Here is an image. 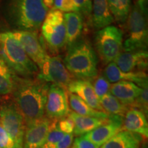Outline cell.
I'll use <instances>...</instances> for the list:
<instances>
[{
  "mask_svg": "<svg viewBox=\"0 0 148 148\" xmlns=\"http://www.w3.org/2000/svg\"><path fill=\"white\" fill-rule=\"evenodd\" d=\"M49 88V83L36 77L25 78L14 75L12 101L25 125L44 116Z\"/></svg>",
  "mask_w": 148,
  "mask_h": 148,
  "instance_id": "1",
  "label": "cell"
},
{
  "mask_svg": "<svg viewBox=\"0 0 148 148\" xmlns=\"http://www.w3.org/2000/svg\"><path fill=\"white\" fill-rule=\"evenodd\" d=\"M63 63L69 73L77 79L90 82L97 76V56L87 39H78L69 46Z\"/></svg>",
  "mask_w": 148,
  "mask_h": 148,
  "instance_id": "2",
  "label": "cell"
},
{
  "mask_svg": "<svg viewBox=\"0 0 148 148\" xmlns=\"http://www.w3.org/2000/svg\"><path fill=\"white\" fill-rule=\"evenodd\" d=\"M0 56L12 73L18 77L31 78L38 73V68L12 32L0 33Z\"/></svg>",
  "mask_w": 148,
  "mask_h": 148,
  "instance_id": "3",
  "label": "cell"
},
{
  "mask_svg": "<svg viewBox=\"0 0 148 148\" xmlns=\"http://www.w3.org/2000/svg\"><path fill=\"white\" fill-rule=\"evenodd\" d=\"M42 0H9V17L19 31L36 32L47 14Z\"/></svg>",
  "mask_w": 148,
  "mask_h": 148,
  "instance_id": "4",
  "label": "cell"
},
{
  "mask_svg": "<svg viewBox=\"0 0 148 148\" xmlns=\"http://www.w3.org/2000/svg\"><path fill=\"white\" fill-rule=\"evenodd\" d=\"M146 5L147 0H138L130 10L127 18L128 35L123 43V49L125 51H147L148 35Z\"/></svg>",
  "mask_w": 148,
  "mask_h": 148,
  "instance_id": "5",
  "label": "cell"
},
{
  "mask_svg": "<svg viewBox=\"0 0 148 148\" xmlns=\"http://www.w3.org/2000/svg\"><path fill=\"white\" fill-rule=\"evenodd\" d=\"M95 47L103 64L114 62L123 49V32L117 27L109 25L97 31Z\"/></svg>",
  "mask_w": 148,
  "mask_h": 148,
  "instance_id": "6",
  "label": "cell"
},
{
  "mask_svg": "<svg viewBox=\"0 0 148 148\" xmlns=\"http://www.w3.org/2000/svg\"><path fill=\"white\" fill-rule=\"evenodd\" d=\"M0 124L14 140L16 148H23L25 123L12 99H3L0 103Z\"/></svg>",
  "mask_w": 148,
  "mask_h": 148,
  "instance_id": "7",
  "label": "cell"
},
{
  "mask_svg": "<svg viewBox=\"0 0 148 148\" xmlns=\"http://www.w3.org/2000/svg\"><path fill=\"white\" fill-rule=\"evenodd\" d=\"M42 35L51 50L57 51L66 45V27L62 12L51 9L42 23Z\"/></svg>",
  "mask_w": 148,
  "mask_h": 148,
  "instance_id": "8",
  "label": "cell"
},
{
  "mask_svg": "<svg viewBox=\"0 0 148 148\" xmlns=\"http://www.w3.org/2000/svg\"><path fill=\"white\" fill-rule=\"evenodd\" d=\"M36 78L47 83H52L67 90V87L74 77L64 66L60 56H49L38 69Z\"/></svg>",
  "mask_w": 148,
  "mask_h": 148,
  "instance_id": "9",
  "label": "cell"
},
{
  "mask_svg": "<svg viewBox=\"0 0 148 148\" xmlns=\"http://www.w3.org/2000/svg\"><path fill=\"white\" fill-rule=\"evenodd\" d=\"M70 111L67 90L56 84L49 85L45 108L46 116L59 120L67 116Z\"/></svg>",
  "mask_w": 148,
  "mask_h": 148,
  "instance_id": "10",
  "label": "cell"
},
{
  "mask_svg": "<svg viewBox=\"0 0 148 148\" xmlns=\"http://www.w3.org/2000/svg\"><path fill=\"white\" fill-rule=\"evenodd\" d=\"M12 33L21 44L29 58L39 69L49 55L42 45L36 32L18 30Z\"/></svg>",
  "mask_w": 148,
  "mask_h": 148,
  "instance_id": "11",
  "label": "cell"
},
{
  "mask_svg": "<svg viewBox=\"0 0 148 148\" xmlns=\"http://www.w3.org/2000/svg\"><path fill=\"white\" fill-rule=\"evenodd\" d=\"M53 119L44 116L25 125L23 148H42L45 144Z\"/></svg>",
  "mask_w": 148,
  "mask_h": 148,
  "instance_id": "12",
  "label": "cell"
},
{
  "mask_svg": "<svg viewBox=\"0 0 148 148\" xmlns=\"http://www.w3.org/2000/svg\"><path fill=\"white\" fill-rule=\"evenodd\" d=\"M123 118L121 116L109 114L106 123L82 136L98 147H101L112 136L122 130Z\"/></svg>",
  "mask_w": 148,
  "mask_h": 148,
  "instance_id": "13",
  "label": "cell"
},
{
  "mask_svg": "<svg viewBox=\"0 0 148 148\" xmlns=\"http://www.w3.org/2000/svg\"><path fill=\"white\" fill-rule=\"evenodd\" d=\"M103 76L110 83L120 81L134 82L140 88L147 85V75L145 71L123 72L118 67L114 62H110L103 71Z\"/></svg>",
  "mask_w": 148,
  "mask_h": 148,
  "instance_id": "14",
  "label": "cell"
},
{
  "mask_svg": "<svg viewBox=\"0 0 148 148\" xmlns=\"http://www.w3.org/2000/svg\"><path fill=\"white\" fill-rule=\"evenodd\" d=\"M147 51L121 52L114 62L123 72L145 71L147 66Z\"/></svg>",
  "mask_w": 148,
  "mask_h": 148,
  "instance_id": "15",
  "label": "cell"
},
{
  "mask_svg": "<svg viewBox=\"0 0 148 148\" xmlns=\"http://www.w3.org/2000/svg\"><path fill=\"white\" fill-rule=\"evenodd\" d=\"M122 130L135 133L144 139L148 136V123L145 114L137 108H129L123 118Z\"/></svg>",
  "mask_w": 148,
  "mask_h": 148,
  "instance_id": "16",
  "label": "cell"
},
{
  "mask_svg": "<svg viewBox=\"0 0 148 148\" xmlns=\"http://www.w3.org/2000/svg\"><path fill=\"white\" fill-rule=\"evenodd\" d=\"M67 91L78 96L91 108L104 112L99 103V98L95 94L92 84L89 81L74 79L68 86Z\"/></svg>",
  "mask_w": 148,
  "mask_h": 148,
  "instance_id": "17",
  "label": "cell"
},
{
  "mask_svg": "<svg viewBox=\"0 0 148 148\" xmlns=\"http://www.w3.org/2000/svg\"><path fill=\"white\" fill-rule=\"evenodd\" d=\"M142 91V88L134 82L129 81H120L110 85V93L119 99L123 104L132 106Z\"/></svg>",
  "mask_w": 148,
  "mask_h": 148,
  "instance_id": "18",
  "label": "cell"
},
{
  "mask_svg": "<svg viewBox=\"0 0 148 148\" xmlns=\"http://www.w3.org/2000/svg\"><path fill=\"white\" fill-rule=\"evenodd\" d=\"M67 116L74 123L73 135L79 136L91 132L100 125L104 124L108 120V117L106 119H103L79 115L73 111H70Z\"/></svg>",
  "mask_w": 148,
  "mask_h": 148,
  "instance_id": "19",
  "label": "cell"
},
{
  "mask_svg": "<svg viewBox=\"0 0 148 148\" xmlns=\"http://www.w3.org/2000/svg\"><path fill=\"white\" fill-rule=\"evenodd\" d=\"M145 139L140 135L121 130L101 146V148H140Z\"/></svg>",
  "mask_w": 148,
  "mask_h": 148,
  "instance_id": "20",
  "label": "cell"
},
{
  "mask_svg": "<svg viewBox=\"0 0 148 148\" xmlns=\"http://www.w3.org/2000/svg\"><path fill=\"white\" fill-rule=\"evenodd\" d=\"M66 27V45L69 47L79 39L83 30V16L79 12L64 14Z\"/></svg>",
  "mask_w": 148,
  "mask_h": 148,
  "instance_id": "21",
  "label": "cell"
},
{
  "mask_svg": "<svg viewBox=\"0 0 148 148\" xmlns=\"http://www.w3.org/2000/svg\"><path fill=\"white\" fill-rule=\"evenodd\" d=\"M92 12V25L95 29L104 28L113 22L107 0H93Z\"/></svg>",
  "mask_w": 148,
  "mask_h": 148,
  "instance_id": "22",
  "label": "cell"
},
{
  "mask_svg": "<svg viewBox=\"0 0 148 148\" xmlns=\"http://www.w3.org/2000/svg\"><path fill=\"white\" fill-rule=\"evenodd\" d=\"M68 97L69 99L70 107L75 113L82 116L103 118V119H106L108 117L109 114H107L106 112L91 108L75 94L68 92Z\"/></svg>",
  "mask_w": 148,
  "mask_h": 148,
  "instance_id": "23",
  "label": "cell"
},
{
  "mask_svg": "<svg viewBox=\"0 0 148 148\" xmlns=\"http://www.w3.org/2000/svg\"><path fill=\"white\" fill-rule=\"evenodd\" d=\"M99 100L103 111L110 115H118L123 117L129 109L128 106L123 104L110 92L99 98Z\"/></svg>",
  "mask_w": 148,
  "mask_h": 148,
  "instance_id": "24",
  "label": "cell"
},
{
  "mask_svg": "<svg viewBox=\"0 0 148 148\" xmlns=\"http://www.w3.org/2000/svg\"><path fill=\"white\" fill-rule=\"evenodd\" d=\"M107 1L116 21L119 23H125L131 10V0H107Z\"/></svg>",
  "mask_w": 148,
  "mask_h": 148,
  "instance_id": "25",
  "label": "cell"
},
{
  "mask_svg": "<svg viewBox=\"0 0 148 148\" xmlns=\"http://www.w3.org/2000/svg\"><path fill=\"white\" fill-rule=\"evenodd\" d=\"M14 74L0 58V95L11 94L14 85Z\"/></svg>",
  "mask_w": 148,
  "mask_h": 148,
  "instance_id": "26",
  "label": "cell"
},
{
  "mask_svg": "<svg viewBox=\"0 0 148 148\" xmlns=\"http://www.w3.org/2000/svg\"><path fill=\"white\" fill-rule=\"evenodd\" d=\"M58 120H53L51 128L48 133L47 139L42 148H54L56 145L64 137V133L59 129L57 125Z\"/></svg>",
  "mask_w": 148,
  "mask_h": 148,
  "instance_id": "27",
  "label": "cell"
},
{
  "mask_svg": "<svg viewBox=\"0 0 148 148\" xmlns=\"http://www.w3.org/2000/svg\"><path fill=\"white\" fill-rule=\"evenodd\" d=\"M94 80L95 82L92 84V86L99 99L110 92V83L105 78L103 75H99Z\"/></svg>",
  "mask_w": 148,
  "mask_h": 148,
  "instance_id": "28",
  "label": "cell"
},
{
  "mask_svg": "<svg viewBox=\"0 0 148 148\" xmlns=\"http://www.w3.org/2000/svg\"><path fill=\"white\" fill-rule=\"evenodd\" d=\"M142 91L130 108H135L147 114L148 110V86L142 87Z\"/></svg>",
  "mask_w": 148,
  "mask_h": 148,
  "instance_id": "29",
  "label": "cell"
},
{
  "mask_svg": "<svg viewBox=\"0 0 148 148\" xmlns=\"http://www.w3.org/2000/svg\"><path fill=\"white\" fill-rule=\"evenodd\" d=\"M51 9L58 10L65 13L67 12H79L78 9L73 0H54L53 8Z\"/></svg>",
  "mask_w": 148,
  "mask_h": 148,
  "instance_id": "30",
  "label": "cell"
},
{
  "mask_svg": "<svg viewBox=\"0 0 148 148\" xmlns=\"http://www.w3.org/2000/svg\"><path fill=\"white\" fill-rule=\"evenodd\" d=\"M81 14L90 17L92 15V3L90 0H73Z\"/></svg>",
  "mask_w": 148,
  "mask_h": 148,
  "instance_id": "31",
  "label": "cell"
},
{
  "mask_svg": "<svg viewBox=\"0 0 148 148\" xmlns=\"http://www.w3.org/2000/svg\"><path fill=\"white\" fill-rule=\"evenodd\" d=\"M57 125L59 129L64 134H73L74 123L68 116L58 120Z\"/></svg>",
  "mask_w": 148,
  "mask_h": 148,
  "instance_id": "32",
  "label": "cell"
},
{
  "mask_svg": "<svg viewBox=\"0 0 148 148\" xmlns=\"http://www.w3.org/2000/svg\"><path fill=\"white\" fill-rule=\"evenodd\" d=\"M0 148H16L14 140L0 124Z\"/></svg>",
  "mask_w": 148,
  "mask_h": 148,
  "instance_id": "33",
  "label": "cell"
},
{
  "mask_svg": "<svg viewBox=\"0 0 148 148\" xmlns=\"http://www.w3.org/2000/svg\"><path fill=\"white\" fill-rule=\"evenodd\" d=\"M72 148H99L82 136L76 137L72 144Z\"/></svg>",
  "mask_w": 148,
  "mask_h": 148,
  "instance_id": "34",
  "label": "cell"
},
{
  "mask_svg": "<svg viewBox=\"0 0 148 148\" xmlns=\"http://www.w3.org/2000/svg\"><path fill=\"white\" fill-rule=\"evenodd\" d=\"M73 134H65L54 148H70L73 142Z\"/></svg>",
  "mask_w": 148,
  "mask_h": 148,
  "instance_id": "35",
  "label": "cell"
},
{
  "mask_svg": "<svg viewBox=\"0 0 148 148\" xmlns=\"http://www.w3.org/2000/svg\"><path fill=\"white\" fill-rule=\"evenodd\" d=\"M42 1H43L44 4L47 8H52L54 0H42Z\"/></svg>",
  "mask_w": 148,
  "mask_h": 148,
  "instance_id": "36",
  "label": "cell"
},
{
  "mask_svg": "<svg viewBox=\"0 0 148 148\" xmlns=\"http://www.w3.org/2000/svg\"><path fill=\"white\" fill-rule=\"evenodd\" d=\"M142 148H147V146H145V145H144Z\"/></svg>",
  "mask_w": 148,
  "mask_h": 148,
  "instance_id": "37",
  "label": "cell"
},
{
  "mask_svg": "<svg viewBox=\"0 0 148 148\" xmlns=\"http://www.w3.org/2000/svg\"><path fill=\"white\" fill-rule=\"evenodd\" d=\"M0 58H1V56H0Z\"/></svg>",
  "mask_w": 148,
  "mask_h": 148,
  "instance_id": "38",
  "label": "cell"
}]
</instances>
